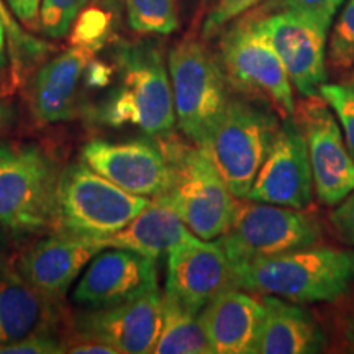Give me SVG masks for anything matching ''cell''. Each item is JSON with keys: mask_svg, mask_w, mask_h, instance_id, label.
Instances as JSON below:
<instances>
[{"mask_svg": "<svg viewBox=\"0 0 354 354\" xmlns=\"http://www.w3.org/2000/svg\"><path fill=\"white\" fill-rule=\"evenodd\" d=\"M117 84L94 109L104 127H135L165 138L176 128L171 77L161 51L151 41H120L115 50Z\"/></svg>", "mask_w": 354, "mask_h": 354, "instance_id": "cell-1", "label": "cell"}, {"mask_svg": "<svg viewBox=\"0 0 354 354\" xmlns=\"http://www.w3.org/2000/svg\"><path fill=\"white\" fill-rule=\"evenodd\" d=\"M238 289L276 295L295 304L336 302L354 287V250L317 245L271 258H261L234 269Z\"/></svg>", "mask_w": 354, "mask_h": 354, "instance_id": "cell-2", "label": "cell"}, {"mask_svg": "<svg viewBox=\"0 0 354 354\" xmlns=\"http://www.w3.org/2000/svg\"><path fill=\"white\" fill-rule=\"evenodd\" d=\"M167 161L165 196L190 232L212 241L228 232L238 198L202 146L174 135L159 138Z\"/></svg>", "mask_w": 354, "mask_h": 354, "instance_id": "cell-3", "label": "cell"}, {"mask_svg": "<svg viewBox=\"0 0 354 354\" xmlns=\"http://www.w3.org/2000/svg\"><path fill=\"white\" fill-rule=\"evenodd\" d=\"M61 169L37 143H0V225L15 238L53 230Z\"/></svg>", "mask_w": 354, "mask_h": 354, "instance_id": "cell-4", "label": "cell"}, {"mask_svg": "<svg viewBox=\"0 0 354 354\" xmlns=\"http://www.w3.org/2000/svg\"><path fill=\"white\" fill-rule=\"evenodd\" d=\"M253 97H234L202 146L236 198H245L276 135L277 113Z\"/></svg>", "mask_w": 354, "mask_h": 354, "instance_id": "cell-5", "label": "cell"}, {"mask_svg": "<svg viewBox=\"0 0 354 354\" xmlns=\"http://www.w3.org/2000/svg\"><path fill=\"white\" fill-rule=\"evenodd\" d=\"M167 68L176 125L189 141L203 146L232 97L220 59L197 38L187 37L172 46Z\"/></svg>", "mask_w": 354, "mask_h": 354, "instance_id": "cell-6", "label": "cell"}, {"mask_svg": "<svg viewBox=\"0 0 354 354\" xmlns=\"http://www.w3.org/2000/svg\"><path fill=\"white\" fill-rule=\"evenodd\" d=\"M148 202L149 197L127 192L81 159L59 174L55 232L109 236L127 227Z\"/></svg>", "mask_w": 354, "mask_h": 354, "instance_id": "cell-7", "label": "cell"}, {"mask_svg": "<svg viewBox=\"0 0 354 354\" xmlns=\"http://www.w3.org/2000/svg\"><path fill=\"white\" fill-rule=\"evenodd\" d=\"M322 236V223L312 212L238 198L232 225L216 241L234 271L250 261L317 245Z\"/></svg>", "mask_w": 354, "mask_h": 354, "instance_id": "cell-8", "label": "cell"}, {"mask_svg": "<svg viewBox=\"0 0 354 354\" xmlns=\"http://www.w3.org/2000/svg\"><path fill=\"white\" fill-rule=\"evenodd\" d=\"M218 59L230 86L238 92L266 102L282 118L294 115V86L256 17L238 20L225 30Z\"/></svg>", "mask_w": 354, "mask_h": 354, "instance_id": "cell-9", "label": "cell"}, {"mask_svg": "<svg viewBox=\"0 0 354 354\" xmlns=\"http://www.w3.org/2000/svg\"><path fill=\"white\" fill-rule=\"evenodd\" d=\"M97 51L88 44L74 43L37 71L28 87L35 120L41 125L73 120L84 110L87 92L107 86L115 66L97 59Z\"/></svg>", "mask_w": 354, "mask_h": 354, "instance_id": "cell-10", "label": "cell"}, {"mask_svg": "<svg viewBox=\"0 0 354 354\" xmlns=\"http://www.w3.org/2000/svg\"><path fill=\"white\" fill-rule=\"evenodd\" d=\"M292 117L305 136L318 201L328 207L338 205L354 190V158L338 118L320 94L304 97Z\"/></svg>", "mask_w": 354, "mask_h": 354, "instance_id": "cell-11", "label": "cell"}, {"mask_svg": "<svg viewBox=\"0 0 354 354\" xmlns=\"http://www.w3.org/2000/svg\"><path fill=\"white\" fill-rule=\"evenodd\" d=\"M256 24L281 57L287 76L299 94L302 97L317 95L328 79V26L290 8H279L272 13L256 17Z\"/></svg>", "mask_w": 354, "mask_h": 354, "instance_id": "cell-12", "label": "cell"}, {"mask_svg": "<svg viewBox=\"0 0 354 354\" xmlns=\"http://www.w3.org/2000/svg\"><path fill=\"white\" fill-rule=\"evenodd\" d=\"M312 197V167L302 128L294 117L284 118L245 198L292 209H307Z\"/></svg>", "mask_w": 354, "mask_h": 354, "instance_id": "cell-13", "label": "cell"}, {"mask_svg": "<svg viewBox=\"0 0 354 354\" xmlns=\"http://www.w3.org/2000/svg\"><path fill=\"white\" fill-rule=\"evenodd\" d=\"M74 333L109 344L117 354L154 351L162 326L159 287L115 307L86 310L74 317Z\"/></svg>", "mask_w": 354, "mask_h": 354, "instance_id": "cell-14", "label": "cell"}, {"mask_svg": "<svg viewBox=\"0 0 354 354\" xmlns=\"http://www.w3.org/2000/svg\"><path fill=\"white\" fill-rule=\"evenodd\" d=\"M81 159L135 196L156 197L167 184V161L159 138L154 136L125 141L92 140L84 145Z\"/></svg>", "mask_w": 354, "mask_h": 354, "instance_id": "cell-15", "label": "cell"}, {"mask_svg": "<svg viewBox=\"0 0 354 354\" xmlns=\"http://www.w3.org/2000/svg\"><path fill=\"white\" fill-rule=\"evenodd\" d=\"M158 287L156 261L135 251L102 250L88 263L73 292L74 304L84 310L120 305Z\"/></svg>", "mask_w": 354, "mask_h": 354, "instance_id": "cell-16", "label": "cell"}, {"mask_svg": "<svg viewBox=\"0 0 354 354\" xmlns=\"http://www.w3.org/2000/svg\"><path fill=\"white\" fill-rule=\"evenodd\" d=\"M236 287L233 266L216 240L196 236L167 254L166 290L201 313L221 292Z\"/></svg>", "mask_w": 354, "mask_h": 354, "instance_id": "cell-17", "label": "cell"}, {"mask_svg": "<svg viewBox=\"0 0 354 354\" xmlns=\"http://www.w3.org/2000/svg\"><path fill=\"white\" fill-rule=\"evenodd\" d=\"M102 250L99 238L55 232L20 256L17 271L46 297L63 302L71 284Z\"/></svg>", "mask_w": 354, "mask_h": 354, "instance_id": "cell-18", "label": "cell"}, {"mask_svg": "<svg viewBox=\"0 0 354 354\" xmlns=\"http://www.w3.org/2000/svg\"><path fill=\"white\" fill-rule=\"evenodd\" d=\"M263 318L251 354H317L325 351L322 323L302 304L263 295Z\"/></svg>", "mask_w": 354, "mask_h": 354, "instance_id": "cell-19", "label": "cell"}, {"mask_svg": "<svg viewBox=\"0 0 354 354\" xmlns=\"http://www.w3.org/2000/svg\"><path fill=\"white\" fill-rule=\"evenodd\" d=\"M212 354H251L263 318L259 295L232 287L198 313Z\"/></svg>", "mask_w": 354, "mask_h": 354, "instance_id": "cell-20", "label": "cell"}, {"mask_svg": "<svg viewBox=\"0 0 354 354\" xmlns=\"http://www.w3.org/2000/svg\"><path fill=\"white\" fill-rule=\"evenodd\" d=\"M56 302L35 289L17 271L0 268V344L24 339L43 330H56L63 313Z\"/></svg>", "mask_w": 354, "mask_h": 354, "instance_id": "cell-21", "label": "cell"}, {"mask_svg": "<svg viewBox=\"0 0 354 354\" xmlns=\"http://www.w3.org/2000/svg\"><path fill=\"white\" fill-rule=\"evenodd\" d=\"M194 238L196 234L185 227L171 202L159 194L120 232L99 240L105 248H122L158 261Z\"/></svg>", "mask_w": 354, "mask_h": 354, "instance_id": "cell-22", "label": "cell"}, {"mask_svg": "<svg viewBox=\"0 0 354 354\" xmlns=\"http://www.w3.org/2000/svg\"><path fill=\"white\" fill-rule=\"evenodd\" d=\"M153 353L212 354L198 313L167 290L162 294V326Z\"/></svg>", "mask_w": 354, "mask_h": 354, "instance_id": "cell-23", "label": "cell"}, {"mask_svg": "<svg viewBox=\"0 0 354 354\" xmlns=\"http://www.w3.org/2000/svg\"><path fill=\"white\" fill-rule=\"evenodd\" d=\"M128 26L138 35H171L179 28L177 0H123Z\"/></svg>", "mask_w": 354, "mask_h": 354, "instance_id": "cell-24", "label": "cell"}, {"mask_svg": "<svg viewBox=\"0 0 354 354\" xmlns=\"http://www.w3.org/2000/svg\"><path fill=\"white\" fill-rule=\"evenodd\" d=\"M326 59L336 73H343L354 66V0H348L336 17Z\"/></svg>", "mask_w": 354, "mask_h": 354, "instance_id": "cell-25", "label": "cell"}, {"mask_svg": "<svg viewBox=\"0 0 354 354\" xmlns=\"http://www.w3.org/2000/svg\"><path fill=\"white\" fill-rule=\"evenodd\" d=\"M88 2L91 0H43L39 10V32L53 39L64 38Z\"/></svg>", "mask_w": 354, "mask_h": 354, "instance_id": "cell-26", "label": "cell"}, {"mask_svg": "<svg viewBox=\"0 0 354 354\" xmlns=\"http://www.w3.org/2000/svg\"><path fill=\"white\" fill-rule=\"evenodd\" d=\"M330 109L333 110L343 128L348 149L354 158V87L349 84L325 82L318 91Z\"/></svg>", "mask_w": 354, "mask_h": 354, "instance_id": "cell-27", "label": "cell"}, {"mask_svg": "<svg viewBox=\"0 0 354 354\" xmlns=\"http://www.w3.org/2000/svg\"><path fill=\"white\" fill-rule=\"evenodd\" d=\"M263 0H216L202 25V37L209 39L236 19L258 7Z\"/></svg>", "mask_w": 354, "mask_h": 354, "instance_id": "cell-28", "label": "cell"}, {"mask_svg": "<svg viewBox=\"0 0 354 354\" xmlns=\"http://www.w3.org/2000/svg\"><path fill=\"white\" fill-rule=\"evenodd\" d=\"M66 353V338L56 330H43L19 342L0 344V354H59Z\"/></svg>", "mask_w": 354, "mask_h": 354, "instance_id": "cell-29", "label": "cell"}, {"mask_svg": "<svg viewBox=\"0 0 354 354\" xmlns=\"http://www.w3.org/2000/svg\"><path fill=\"white\" fill-rule=\"evenodd\" d=\"M344 0H277V6L305 13L330 28Z\"/></svg>", "mask_w": 354, "mask_h": 354, "instance_id": "cell-30", "label": "cell"}, {"mask_svg": "<svg viewBox=\"0 0 354 354\" xmlns=\"http://www.w3.org/2000/svg\"><path fill=\"white\" fill-rule=\"evenodd\" d=\"M330 223L338 240L354 246V190L335 205V210L330 214Z\"/></svg>", "mask_w": 354, "mask_h": 354, "instance_id": "cell-31", "label": "cell"}, {"mask_svg": "<svg viewBox=\"0 0 354 354\" xmlns=\"http://www.w3.org/2000/svg\"><path fill=\"white\" fill-rule=\"evenodd\" d=\"M7 6L20 24L30 32H39V10L43 0H6Z\"/></svg>", "mask_w": 354, "mask_h": 354, "instance_id": "cell-32", "label": "cell"}, {"mask_svg": "<svg viewBox=\"0 0 354 354\" xmlns=\"http://www.w3.org/2000/svg\"><path fill=\"white\" fill-rule=\"evenodd\" d=\"M66 353L74 354H117L113 348L109 344L99 342L94 338H86L81 335H71L66 338Z\"/></svg>", "mask_w": 354, "mask_h": 354, "instance_id": "cell-33", "label": "cell"}, {"mask_svg": "<svg viewBox=\"0 0 354 354\" xmlns=\"http://www.w3.org/2000/svg\"><path fill=\"white\" fill-rule=\"evenodd\" d=\"M354 289V287H353ZM349 290V302L344 307V312L339 320V336H342L343 346L346 351L354 353V290Z\"/></svg>", "mask_w": 354, "mask_h": 354, "instance_id": "cell-34", "label": "cell"}, {"mask_svg": "<svg viewBox=\"0 0 354 354\" xmlns=\"http://www.w3.org/2000/svg\"><path fill=\"white\" fill-rule=\"evenodd\" d=\"M13 122H15V109L6 102H0V136L10 130Z\"/></svg>", "mask_w": 354, "mask_h": 354, "instance_id": "cell-35", "label": "cell"}, {"mask_svg": "<svg viewBox=\"0 0 354 354\" xmlns=\"http://www.w3.org/2000/svg\"><path fill=\"white\" fill-rule=\"evenodd\" d=\"M0 227H2V225H0ZM3 264H7V261H6V236H3L2 228H0V268H2Z\"/></svg>", "mask_w": 354, "mask_h": 354, "instance_id": "cell-36", "label": "cell"}, {"mask_svg": "<svg viewBox=\"0 0 354 354\" xmlns=\"http://www.w3.org/2000/svg\"><path fill=\"white\" fill-rule=\"evenodd\" d=\"M349 86L354 87V66H353V73H351V77H349Z\"/></svg>", "mask_w": 354, "mask_h": 354, "instance_id": "cell-37", "label": "cell"}, {"mask_svg": "<svg viewBox=\"0 0 354 354\" xmlns=\"http://www.w3.org/2000/svg\"><path fill=\"white\" fill-rule=\"evenodd\" d=\"M105 2L110 3V6H115V2H118V0H105Z\"/></svg>", "mask_w": 354, "mask_h": 354, "instance_id": "cell-38", "label": "cell"}]
</instances>
